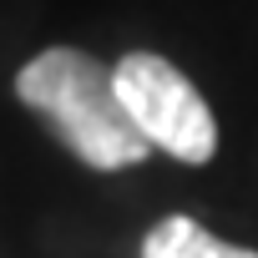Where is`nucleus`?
I'll return each mask as SVG.
<instances>
[{
    "label": "nucleus",
    "mask_w": 258,
    "mask_h": 258,
    "mask_svg": "<svg viewBox=\"0 0 258 258\" xmlns=\"http://www.w3.org/2000/svg\"><path fill=\"white\" fill-rule=\"evenodd\" d=\"M16 96L51 126V137L96 172H121L152 157V142L132 126L111 66L76 46H51L31 56L16 76Z\"/></svg>",
    "instance_id": "nucleus-1"
},
{
    "label": "nucleus",
    "mask_w": 258,
    "mask_h": 258,
    "mask_svg": "<svg viewBox=\"0 0 258 258\" xmlns=\"http://www.w3.org/2000/svg\"><path fill=\"white\" fill-rule=\"evenodd\" d=\"M116 96L132 116V126L152 142V152H167L187 167H203L218 157V121L203 91L157 51H126L116 66Z\"/></svg>",
    "instance_id": "nucleus-2"
},
{
    "label": "nucleus",
    "mask_w": 258,
    "mask_h": 258,
    "mask_svg": "<svg viewBox=\"0 0 258 258\" xmlns=\"http://www.w3.org/2000/svg\"><path fill=\"white\" fill-rule=\"evenodd\" d=\"M142 258H258V253L243 243H223L187 213H172L142 238Z\"/></svg>",
    "instance_id": "nucleus-3"
}]
</instances>
